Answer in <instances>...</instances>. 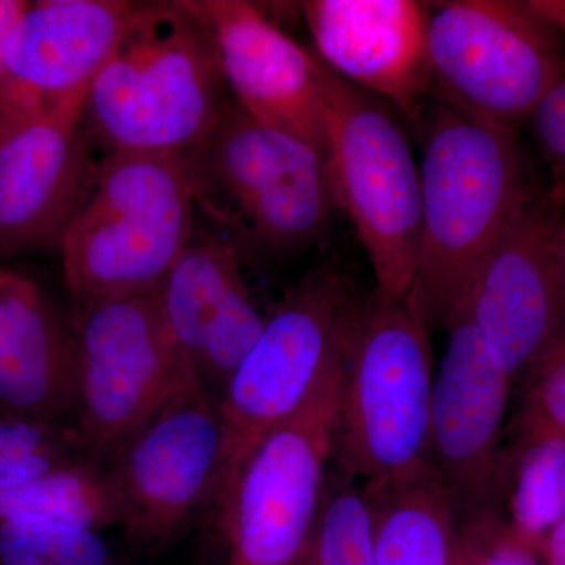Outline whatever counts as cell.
Masks as SVG:
<instances>
[{
    "label": "cell",
    "mask_w": 565,
    "mask_h": 565,
    "mask_svg": "<svg viewBox=\"0 0 565 565\" xmlns=\"http://www.w3.org/2000/svg\"><path fill=\"white\" fill-rule=\"evenodd\" d=\"M182 154L109 152L61 244L77 305L158 291L195 234Z\"/></svg>",
    "instance_id": "5"
},
{
    "label": "cell",
    "mask_w": 565,
    "mask_h": 565,
    "mask_svg": "<svg viewBox=\"0 0 565 565\" xmlns=\"http://www.w3.org/2000/svg\"><path fill=\"white\" fill-rule=\"evenodd\" d=\"M203 22L233 102L256 121L323 152L326 122L313 51L245 0H185Z\"/></svg>",
    "instance_id": "17"
},
{
    "label": "cell",
    "mask_w": 565,
    "mask_h": 565,
    "mask_svg": "<svg viewBox=\"0 0 565 565\" xmlns=\"http://www.w3.org/2000/svg\"><path fill=\"white\" fill-rule=\"evenodd\" d=\"M299 565H315L313 556H311L310 553V545H308L307 552H305V555L302 559H300Z\"/></svg>",
    "instance_id": "34"
},
{
    "label": "cell",
    "mask_w": 565,
    "mask_h": 565,
    "mask_svg": "<svg viewBox=\"0 0 565 565\" xmlns=\"http://www.w3.org/2000/svg\"><path fill=\"white\" fill-rule=\"evenodd\" d=\"M0 565H115L99 531L46 519L0 522Z\"/></svg>",
    "instance_id": "23"
},
{
    "label": "cell",
    "mask_w": 565,
    "mask_h": 565,
    "mask_svg": "<svg viewBox=\"0 0 565 565\" xmlns=\"http://www.w3.org/2000/svg\"><path fill=\"white\" fill-rule=\"evenodd\" d=\"M430 102L520 132L565 68V32L531 0L430 3Z\"/></svg>",
    "instance_id": "8"
},
{
    "label": "cell",
    "mask_w": 565,
    "mask_h": 565,
    "mask_svg": "<svg viewBox=\"0 0 565 565\" xmlns=\"http://www.w3.org/2000/svg\"><path fill=\"white\" fill-rule=\"evenodd\" d=\"M500 511L537 550L565 519V437L511 427L501 468Z\"/></svg>",
    "instance_id": "21"
},
{
    "label": "cell",
    "mask_w": 565,
    "mask_h": 565,
    "mask_svg": "<svg viewBox=\"0 0 565 565\" xmlns=\"http://www.w3.org/2000/svg\"><path fill=\"white\" fill-rule=\"evenodd\" d=\"M526 128L548 169L546 184L556 202L565 200V68L535 107Z\"/></svg>",
    "instance_id": "28"
},
{
    "label": "cell",
    "mask_w": 565,
    "mask_h": 565,
    "mask_svg": "<svg viewBox=\"0 0 565 565\" xmlns=\"http://www.w3.org/2000/svg\"><path fill=\"white\" fill-rule=\"evenodd\" d=\"M87 459V457H81ZM76 459H55V457H28V459H6L0 457V490L32 481L39 476L54 470L58 465Z\"/></svg>",
    "instance_id": "29"
},
{
    "label": "cell",
    "mask_w": 565,
    "mask_h": 565,
    "mask_svg": "<svg viewBox=\"0 0 565 565\" xmlns=\"http://www.w3.org/2000/svg\"><path fill=\"white\" fill-rule=\"evenodd\" d=\"M418 294L363 296L345 351L333 456L362 486L430 465L434 363Z\"/></svg>",
    "instance_id": "4"
},
{
    "label": "cell",
    "mask_w": 565,
    "mask_h": 565,
    "mask_svg": "<svg viewBox=\"0 0 565 565\" xmlns=\"http://www.w3.org/2000/svg\"><path fill=\"white\" fill-rule=\"evenodd\" d=\"M348 345L302 407L256 446L218 508L228 541L226 565H299L307 552L333 456Z\"/></svg>",
    "instance_id": "9"
},
{
    "label": "cell",
    "mask_w": 565,
    "mask_h": 565,
    "mask_svg": "<svg viewBox=\"0 0 565 565\" xmlns=\"http://www.w3.org/2000/svg\"><path fill=\"white\" fill-rule=\"evenodd\" d=\"M362 300L343 270L322 263L294 282L267 313L262 334L218 403L226 433L218 508L256 446L302 407L343 351Z\"/></svg>",
    "instance_id": "7"
},
{
    "label": "cell",
    "mask_w": 565,
    "mask_h": 565,
    "mask_svg": "<svg viewBox=\"0 0 565 565\" xmlns=\"http://www.w3.org/2000/svg\"><path fill=\"white\" fill-rule=\"evenodd\" d=\"M559 206L542 184L479 266L462 302L476 332L512 382L565 348Z\"/></svg>",
    "instance_id": "11"
},
{
    "label": "cell",
    "mask_w": 565,
    "mask_h": 565,
    "mask_svg": "<svg viewBox=\"0 0 565 565\" xmlns=\"http://www.w3.org/2000/svg\"><path fill=\"white\" fill-rule=\"evenodd\" d=\"M313 57L334 207L355 228L373 267L374 288L386 296H407L422 241V180L403 118L377 96L338 76L315 51Z\"/></svg>",
    "instance_id": "6"
},
{
    "label": "cell",
    "mask_w": 565,
    "mask_h": 565,
    "mask_svg": "<svg viewBox=\"0 0 565 565\" xmlns=\"http://www.w3.org/2000/svg\"><path fill=\"white\" fill-rule=\"evenodd\" d=\"M299 7L316 55L338 76L377 96L416 128L430 102V3L310 0Z\"/></svg>",
    "instance_id": "16"
},
{
    "label": "cell",
    "mask_w": 565,
    "mask_h": 565,
    "mask_svg": "<svg viewBox=\"0 0 565 565\" xmlns=\"http://www.w3.org/2000/svg\"><path fill=\"white\" fill-rule=\"evenodd\" d=\"M556 202V200H555ZM557 206H559L561 211V222H559V255L561 262H563L564 270H565V200L564 202H556Z\"/></svg>",
    "instance_id": "33"
},
{
    "label": "cell",
    "mask_w": 565,
    "mask_h": 565,
    "mask_svg": "<svg viewBox=\"0 0 565 565\" xmlns=\"http://www.w3.org/2000/svg\"><path fill=\"white\" fill-rule=\"evenodd\" d=\"M28 7V0H0V87L6 79L7 44L14 25Z\"/></svg>",
    "instance_id": "30"
},
{
    "label": "cell",
    "mask_w": 565,
    "mask_h": 565,
    "mask_svg": "<svg viewBox=\"0 0 565 565\" xmlns=\"http://www.w3.org/2000/svg\"><path fill=\"white\" fill-rule=\"evenodd\" d=\"M128 0H36L11 32L0 87V137L88 92L134 9Z\"/></svg>",
    "instance_id": "15"
},
{
    "label": "cell",
    "mask_w": 565,
    "mask_h": 565,
    "mask_svg": "<svg viewBox=\"0 0 565 565\" xmlns=\"http://www.w3.org/2000/svg\"><path fill=\"white\" fill-rule=\"evenodd\" d=\"M315 565H375L374 527L363 487L341 475L323 493L311 535Z\"/></svg>",
    "instance_id": "24"
},
{
    "label": "cell",
    "mask_w": 565,
    "mask_h": 565,
    "mask_svg": "<svg viewBox=\"0 0 565 565\" xmlns=\"http://www.w3.org/2000/svg\"><path fill=\"white\" fill-rule=\"evenodd\" d=\"M0 457L81 459L87 456L74 426L25 416L0 415Z\"/></svg>",
    "instance_id": "26"
},
{
    "label": "cell",
    "mask_w": 565,
    "mask_h": 565,
    "mask_svg": "<svg viewBox=\"0 0 565 565\" xmlns=\"http://www.w3.org/2000/svg\"><path fill=\"white\" fill-rule=\"evenodd\" d=\"M244 258L221 234H193L159 296L174 338L203 388L221 403L266 323L244 275Z\"/></svg>",
    "instance_id": "18"
},
{
    "label": "cell",
    "mask_w": 565,
    "mask_h": 565,
    "mask_svg": "<svg viewBox=\"0 0 565 565\" xmlns=\"http://www.w3.org/2000/svg\"><path fill=\"white\" fill-rule=\"evenodd\" d=\"M362 487L373 515L375 565H456L459 523L433 467Z\"/></svg>",
    "instance_id": "20"
},
{
    "label": "cell",
    "mask_w": 565,
    "mask_h": 565,
    "mask_svg": "<svg viewBox=\"0 0 565 565\" xmlns=\"http://www.w3.org/2000/svg\"><path fill=\"white\" fill-rule=\"evenodd\" d=\"M195 211L245 258H278L316 243L334 203L318 147L245 114L233 98L182 154Z\"/></svg>",
    "instance_id": "3"
},
{
    "label": "cell",
    "mask_w": 565,
    "mask_h": 565,
    "mask_svg": "<svg viewBox=\"0 0 565 565\" xmlns=\"http://www.w3.org/2000/svg\"><path fill=\"white\" fill-rule=\"evenodd\" d=\"M76 423L85 456L110 459L195 375L158 291L77 305Z\"/></svg>",
    "instance_id": "10"
},
{
    "label": "cell",
    "mask_w": 565,
    "mask_h": 565,
    "mask_svg": "<svg viewBox=\"0 0 565 565\" xmlns=\"http://www.w3.org/2000/svg\"><path fill=\"white\" fill-rule=\"evenodd\" d=\"M537 552L544 565H565V519L542 539Z\"/></svg>",
    "instance_id": "31"
},
{
    "label": "cell",
    "mask_w": 565,
    "mask_h": 565,
    "mask_svg": "<svg viewBox=\"0 0 565 565\" xmlns=\"http://www.w3.org/2000/svg\"><path fill=\"white\" fill-rule=\"evenodd\" d=\"M456 565H544L537 550L509 525L501 511L459 523Z\"/></svg>",
    "instance_id": "25"
},
{
    "label": "cell",
    "mask_w": 565,
    "mask_h": 565,
    "mask_svg": "<svg viewBox=\"0 0 565 565\" xmlns=\"http://www.w3.org/2000/svg\"><path fill=\"white\" fill-rule=\"evenodd\" d=\"M422 136V241L414 289L430 332L445 329L479 266L542 182L519 132L430 102Z\"/></svg>",
    "instance_id": "1"
},
{
    "label": "cell",
    "mask_w": 565,
    "mask_h": 565,
    "mask_svg": "<svg viewBox=\"0 0 565 565\" xmlns=\"http://www.w3.org/2000/svg\"><path fill=\"white\" fill-rule=\"evenodd\" d=\"M11 519L57 520L103 533L122 526L125 504L110 468L76 459L0 490V522Z\"/></svg>",
    "instance_id": "22"
},
{
    "label": "cell",
    "mask_w": 565,
    "mask_h": 565,
    "mask_svg": "<svg viewBox=\"0 0 565 565\" xmlns=\"http://www.w3.org/2000/svg\"><path fill=\"white\" fill-rule=\"evenodd\" d=\"M7 270H9L7 267L0 266V285H2L3 278H6Z\"/></svg>",
    "instance_id": "35"
},
{
    "label": "cell",
    "mask_w": 565,
    "mask_h": 565,
    "mask_svg": "<svg viewBox=\"0 0 565 565\" xmlns=\"http://www.w3.org/2000/svg\"><path fill=\"white\" fill-rule=\"evenodd\" d=\"M79 362L73 323L39 282L7 270L0 285V415L65 423L76 415Z\"/></svg>",
    "instance_id": "19"
},
{
    "label": "cell",
    "mask_w": 565,
    "mask_h": 565,
    "mask_svg": "<svg viewBox=\"0 0 565 565\" xmlns=\"http://www.w3.org/2000/svg\"><path fill=\"white\" fill-rule=\"evenodd\" d=\"M542 11L553 24L565 32V0H546L545 6H542Z\"/></svg>",
    "instance_id": "32"
},
{
    "label": "cell",
    "mask_w": 565,
    "mask_h": 565,
    "mask_svg": "<svg viewBox=\"0 0 565 565\" xmlns=\"http://www.w3.org/2000/svg\"><path fill=\"white\" fill-rule=\"evenodd\" d=\"M77 93L0 137V262L61 248L98 161Z\"/></svg>",
    "instance_id": "14"
},
{
    "label": "cell",
    "mask_w": 565,
    "mask_h": 565,
    "mask_svg": "<svg viewBox=\"0 0 565 565\" xmlns=\"http://www.w3.org/2000/svg\"><path fill=\"white\" fill-rule=\"evenodd\" d=\"M230 99L210 35L185 0L136 2L88 87L85 131L107 154H185Z\"/></svg>",
    "instance_id": "2"
},
{
    "label": "cell",
    "mask_w": 565,
    "mask_h": 565,
    "mask_svg": "<svg viewBox=\"0 0 565 565\" xmlns=\"http://www.w3.org/2000/svg\"><path fill=\"white\" fill-rule=\"evenodd\" d=\"M522 384V405L511 427L548 430L565 437V348L527 375Z\"/></svg>",
    "instance_id": "27"
},
{
    "label": "cell",
    "mask_w": 565,
    "mask_h": 565,
    "mask_svg": "<svg viewBox=\"0 0 565 565\" xmlns=\"http://www.w3.org/2000/svg\"><path fill=\"white\" fill-rule=\"evenodd\" d=\"M445 330L448 341L430 415V465L460 523L500 511L504 418L514 382L476 332L463 305Z\"/></svg>",
    "instance_id": "13"
},
{
    "label": "cell",
    "mask_w": 565,
    "mask_h": 565,
    "mask_svg": "<svg viewBox=\"0 0 565 565\" xmlns=\"http://www.w3.org/2000/svg\"><path fill=\"white\" fill-rule=\"evenodd\" d=\"M221 407L196 375L111 457L134 544L162 546L207 498H217L225 468Z\"/></svg>",
    "instance_id": "12"
}]
</instances>
